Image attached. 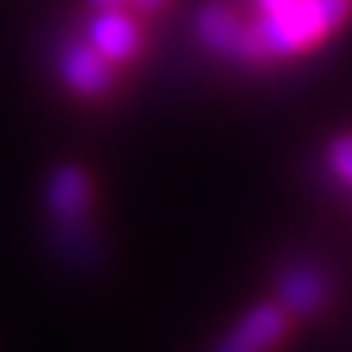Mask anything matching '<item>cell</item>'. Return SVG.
I'll use <instances>...</instances> for the list:
<instances>
[{
    "mask_svg": "<svg viewBox=\"0 0 352 352\" xmlns=\"http://www.w3.org/2000/svg\"><path fill=\"white\" fill-rule=\"evenodd\" d=\"M349 15V0H285L252 27L258 56H291L320 44Z\"/></svg>",
    "mask_w": 352,
    "mask_h": 352,
    "instance_id": "cell-1",
    "label": "cell"
},
{
    "mask_svg": "<svg viewBox=\"0 0 352 352\" xmlns=\"http://www.w3.org/2000/svg\"><path fill=\"white\" fill-rule=\"evenodd\" d=\"M288 314L282 305L264 302L256 305L229 329V335L220 340L214 352H270L285 338Z\"/></svg>",
    "mask_w": 352,
    "mask_h": 352,
    "instance_id": "cell-2",
    "label": "cell"
},
{
    "mask_svg": "<svg viewBox=\"0 0 352 352\" xmlns=\"http://www.w3.org/2000/svg\"><path fill=\"white\" fill-rule=\"evenodd\" d=\"M197 36L203 38L206 47L226 53V56L258 59L252 27L244 24L241 15L235 9H229L226 3H212L197 15Z\"/></svg>",
    "mask_w": 352,
    "mask_h": 352,
    "instance_id": "cell-3",
    "label": "cell"
},
{
    "mask_svg": "<svg viewBox=\"0 0 352 352\" xmlns=\"http://www.w3.org/2000/svg\"><path fill=\"white\" fill-rule=\"evenodd\" d=\"M88 44L109 62H126L141 47V30L124 9H100L88 24Z\"/></svg>",
    "mask_w": 352,
    "mask_h": 352,
    "instance_id": "cell-4",
    "label": "cell"
},
{
    "mask_svg": "<svg viewBox=\"0 0 352 352\" xmlns=\"http://www.w3.org/2000/svg\"><path fill=\"white\" fill-rule=\"evenodd\" d=\"M59 74L74 91L80 94H103L115 80L112 62L103 53H97L91 44H71L62 50Z\"/></svg>",
    "mask_w": 352,
    "mask_h": 352,
    "instance_id": "cell-5",
    "label": "cell"
},
{
    "mask_svg": "<svg viewBox=\"0 0 352 352\" xmlns=\"http://www.w3.org/2000/svg\"><path fill=\"white\" fill-rule=\"evenodd\" d=\"M47 206L62 223H76L82 220L88 206H91V182L80 168H59L50 176L47 185Z\"/></svg>",
    "mask_w": 352,
    "mask_h": 352,
    "instance_id": "cell-6",
    "label": "cell"
},
{
    "mask_svg": "<svg viewBox=\"0 0 352 352\" xmlns=\"http://www.w3.org/2000/svg\"><path fill=\"white\" fill-rule=\"evenodd\" d=\"M279 300L285 314L305 317L326 302V279L314 267H291L279 282Z\"/></svg>",
    "mask_w": 352,
    "mask_h": 352,
    "instance_id": "cell-7",
    "label": "cell"
},
{
    "mask_svg": "<svg viewBox=\"0 0 352 352\" xmlns=\"http://www.w3.org/2000/svg\"><path fill=\"white\" fill-rule=\"evenodd\" d=\"M329 164H332L338 179H344L346 185H352V138L335 141L332 153H329Z\"/></svg>",
    "mask_w": 352,
    "mask_h": 352,
    "instance_id": "cell-8",
    "label": "cell"
},
{
    "mask_svg": "<svg viewBox=\"0 0 352 352\" xmlns=\"http://www.w3.org/2000/svg\"><path fill=\"white\" fill-rule=\"evenodd\" d=\"M138 9H144V12H153V9H159V6H164V0H132Z\"/></svg>",
    "mask_w": 352,
    "mask_h": 352,
    "instance_id": "cell-9",
    "label": "cell"
},
{
    "mask_svg": "<svg viewBox=\"0 0 352 352\" xmlns=\"http://www.w3.org/2000/svg\"><path fill=\"white\" fill-rule=\"evenodd\" d=\"M256 3H258V9H261V12H270V9H276V6H282V3H285V0H256Z\"/></svg>",
    "mask_w": 352,
    "mask_h": 352,
    "instance_id": "cell-10",
    "label": "cell"
},
{
    "mask_svg": "<svg viewBox=\"0 0 352 352\" xmlns=\"http://www.w3.org/2000/svg\"><path fill=\"white\" fill-rule=\"evenodd\" d=\"M94 3L100 6V9H118V6H124L126 0H94Z\"/></svg>",
    "mask_w": 352,
    "mask_h": 352,
    "instance_id": "cell-11",
    "label": "cell"
}]
</instances>
